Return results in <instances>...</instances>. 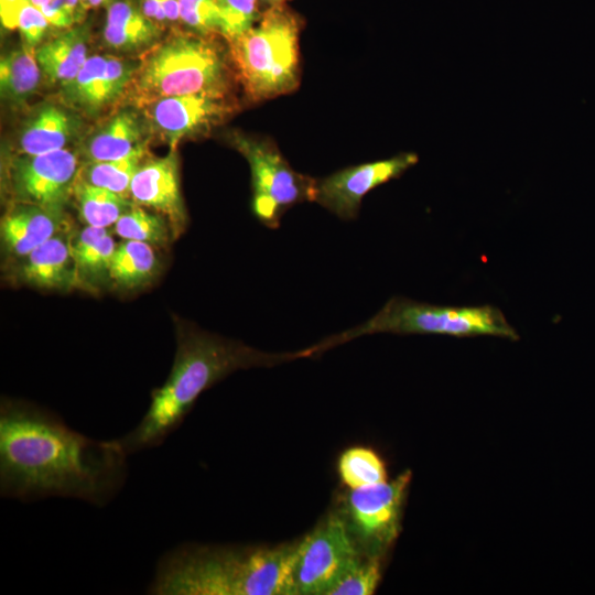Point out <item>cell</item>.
Segmentation results:
<instances>
[{
	"label": "cell",
	"instance_id": "cell-1",
	"mask_svg": "<svg viewBox=\"0 0 595 595\" xmlns=\"http://www.w3.org/2000/svg\"><path fill=\"white\" fill-rule=\"evenodd\" d=\"M127 456L118 440H94L32 403L1 401L0 491L4 497L23 501L69 497L104 506L125 484Z\"/></svg>",
	"mask_w": 595,
	"mask_h": 595
},
{
	"label": "cell",
	"instance_id": "cell-2",
	"mask_svg": "<svg viewBox=\"0 0 595 595\" xmlns=\"http://www.w3.org/2000/svg\"><path fill=\"white\" fill-rule=\"evenodd\" d=\"M303 358L296 353L270 354L187 326L177 333V349L164 383L152 390L139 424L117 439L132 454L161 445L183 422L206 389L239 369L269 367Z\"/></svg>",
	"mask_w": 595,
	"mask_h": 595
},
{
	"label": "cell",
	"instance_id": "cell-3",
	"mask_svg": "<svg viewBox=\"0 0 595 595\" xmlns=\"http://www.w3.org/2000/svg\"><path fill=\"white\" fill-rule=\"evenodd\" d=\"M298 542L269 547L182 545L159 561L154 595H293Z\"/></svg>",
	"mask_w": 595,
	"mask_h": 595
},
{
	"label": "cell",
	"instance_id": "cell-4",
	"mask_svg": "<svg viewBox=\"0 0 595 595\" xmlns=\"http://www.w3.org/2000/svg\"><path fill=\"white\" fill-rule=\"evenodd\" d=\"M229 62V53L215 36L175 31L153 45L139 63L131 82L132 97L141 105L192 94L226 97Z\"/></svg>",
	"mask_w": 595,
	"mask_h": 595
},
{
	"label": "cell",
	"instance_id": "cell-5",
	"mask_svg": "<svg viewBox=\"0 0 595 595\" xmlns=\"http://www.w3.org/2000/svg\"><path fill=\"white\" fill-rule=\"evenodd\" d=\"M303 23L285 3L272 6L266 8L250 29L228 41L234 72L251 101L271 99L298 88Z\"/></svg>",
	"mask_w": 595,
	"mask_h": 595
},
{
	"label": "cell",
	"instance_id": "cell-6",
	"mask_svg": "<svg viewBox=\"0 0 595 595\" xmlns=\"http://www.w3.org/2000/svg\"><path fill=\"white\" fill-rule=\"evenodd\" d=\"M378 333L437 334L455 337L496 336L518 340L504 313L491 305L443 306L402 296L390 299L372 317L305 348L314 356L354 338Z\"/></svg>",
	"mask_w": 595,
	"mask_h": 595
},
{
	"label": "cell",
	"instance_id": "cell-7",
	"mask_svg": "<svg viewBox=\"0 0 595 595\" xmlns=\"http://www.w3.org/2000/svg\"><path fill=\"white\" fill-rule=\"evenodd\" d=\"M229 137L250 166L251 208L260 223L278 228L289 208L314 201L316 180L293 170L274 143L236 132Z\"/></svg>",
	"mask_w": 595,
	"mask_h": 595
},
{
	"label": "cell",
	"instance_id": "cell-8",
	"mask_svg": "<svg viewBox=\"0 0 595 595\" xmlns=\"http://www.w3.org/2000/svg\"><path fill=\"white\" fill-rule=\"evenodd\" d=\"M359 554L346 518L328 515L298 541L292 571L293 595H326Z\"/></svg>",
	"mask_w": 595,
	"mask_h": 595
},
{
	"label": "cell",
	"instance_id": "cell-9",
	"mask_svg": "<svg viewBox=\"0 0 595 595\" xmlns=\"http://www.w3.org/2000/svg\"><path fill=\"white\" fill-rule=\"evenodd\" d=\"M409 470L392 482L350 489L346 500V521L357 541L370 554H377L397 537ZM378 555V554H377Z\"/></svg>",
	"mask_w": 595,
	"mask_h": 595
},
{
	"label": "cell",
	"instance_id": "cell-10",
	"mask_svg": "<svg viewBox=\"0 0 595 595\" xmlns=\"http://www.w3.org/2000/svg\"><path fill=\"white\" fill-rule=\"evenodd\" d=\"M79 170L78 154L69 149L15 155L8 169L14 203L63 208L74 191Z\"/></svg>",
	"mask_w": 595,
	"mask_h": 595
},
{
	"label": "cell",
	"instance_id": "cell-11",
	"mask_svg": "<svg viewBox=\"0 0 595 595\" xmlns=\"http://www.w3.org/2000/svg\"><path fill=\"white\" fill-rule=\"evenodd\" d=\"M418 161V155L409 152L339 170L316 180L313 202L340 219H355L365 195L379 185L400 177Z\"/></svg>",
	"mask_w": 595,
	"mask_h": 595
},
{
	"label": "cell",
	"instance_id": "cell-12",
	"mask_svg": "<svg viewBox=\"0 0 595 595\" xmlns=\"http://www.w3.org/2000/svg\"><path fill=\"white\" fill-rule=\"evenodd\" d=\"M138 65L112 55L88 56L77 75L62 86L64 99L86 115H97L126 91Z\"/></svg>",
	"mask_w": 595,
	"mask_h": 595
},
{
	"label": "cell",
	"instance_id": "cell-13",
	"mask_svg": "<svg viewBox=\"0 0 595 595\" xmlns=\"http://www.w3.org/2000/svg\"><path fill=\"white\" fill-rule=\"evenodd\" d=\"M224 96L192 94L160 98L148 106L153 127L171 147L178 141L207 132L234 110Z\"/></svg>",
	"mask_w": 595,
	"mask_h": 595
},
{
	"label": "cell",
	"instance_id": "cell-14",
	"mask_svg": "<svg viewBox=\"0 0 595 595\" xmlns=\"http://www.w3.org/2000/svg\"><path fill=\"white\" fill-rule=\"evenodd\" d=\"M129 197L133 204L163 215L170 221L174 236L181 235L187 224V214L176 153L173 151L163 158L142 162L132 177Z\"/></svg>",
	"mask_w": 595,
	"mask_h": 595
},
{
	"label": "cell",
	"instance_id": "cell-15",
	"mask_svg": "<svg viewBox=\"0 0 595 595\" xmlns=\"http://www.w3.org/2000/svg\"><path fill=\"white\" fill-rule=\"evenodd\" d=\"M66 229L63 208L14 203L1 219V242L6 255L20 260Z\"/></svg>",
	"mask_w": 595,
	"mask_h": 595
},
{
	"label": "cell",
	"instance_id": "cell-16",
	"mask_svg": "<svg viewBox=\"0 0 595 595\" xmlns=\"http://www.w3.org/2000/svg\"><path fill=\"white\" fill-rule=\"evenodd\" d=\"M69 236L71 232L65 229L18 260V279L44 290L67 291L78 288Z\"/></svg>",
	"mask_w": 595,
	"mask_h": 595
},
{
	"label": "cell",
	"instance_id": "cell-17",
	"mask_svg": "<svg viewBox=\"0 0 595 595\" xmlns=\"http://www.w3.org/2000/svg\"><path fill=\"white\" fill-rule=\"evenodd\" d=\"M162 30L141 11L137 0H111L106 4L105 45L118 52H137L156 44Z\"/></svg>",
	"mask_w": 595,
	"mask_h": 595
},
{
	"label": "cell",
	"instance_id": "cell-18",
	"mask_svg": "<svg viewBox=\"0 0 595 595\" xmlns=\"http://www.w3.org/2000/svg\"><path fill=\"white\" fill-rule=\"evenodd\" d=\"M145 149L144 129L137 113L123 109L96 130L85 144L88 162L115 161Z\"/></svg>",
	"mask_w": 595,
	"mask_h": 595
},
{
	"label": "cell",
	"instance_id": "cell-19",
	"mask_svg": "<svg viewBox=\"0 0 595 595\" xmlns=\"http://www.w3.org/2000/svg\"><path fill=\"white\" fill-rule=\"evenodd\" d=\"M89 26L82 23L37 46L35 57L42 73L62 86L69 83L88 58Z\"/></svg>",
	"mask_w": 595,
	"mask_h": 595
},
{
	"label": "cell",
	"instance_id": "cell-20",
	"mask_svg": "<svg viewBox=\"0 0 595 595\" xmlns=\"http://www.w3.org/2000/svg\"><path fill=\"white\" fill-rule=\"evenodd\" d=\"M78 129L77 118L71 112L45 105L24 123L19 137L20 154L35 155L66 149Z\"/></svg>",
	"mask_w": 595,
	"mask_h": 595
},
{
	"label": "cell",
	"instance_id": "cell-21",
	"mask_svg": "<svg viewBox=\"0 0 595 595\" xmlns=\"http://www.w3.org/2000/svg\"><path fill=\"white\" fill-rule=\"evenodd\" d=\"M71 251L76 264L78 286L93 288L109 279L117 248L108 228L86 226L71 232Z\"/></svg>",
	"mask_w": 595,
	"mask_h": 595
},
{
	"label": "cell",
	"instance_id": "cell-22",
	"mask_svg": "<svg viewBox=\"0 0 595 595\" xmlns=\"http://www.w3.org/2000/svg\"><path fill=\"white\" fill-rule=\"evenodd\" d=\"M41 72L35 50L25 44L4 54L0 62L2 99L12 105L28 100L39 88Z\"/></svg>",
	"mask_w": 595,
	"mask_h": 595
},
{
	"label": "cell",
	"instance_id": "cell-23",
	"mask_svg": "<svg viewBox=\"0 0 595 595\" xmlns=\"http://www.w3.org/2000/svg\"><path fill=\"white\" fill-rule=\"evenodd\" d=\"M159 271V260L152 245L125 240L113 252L109 280L122 289H137L149 283Z\"/></svg>",
	"mask_w": 595,
	"mask_h": 595
},
{
	"label": "cell",
	"instance_id": "cell-24",
	"mask_svg": "<svg viewBox=\"0 0 595 595\" xmlns=\"http://www.w3.org/2000/svg\"><path fill=\"white\" fill-rule=\"evenodd\" d=\"M80 218L88 226L108 228L133 205L130 198L90 185L77 177L74 191Z\"/></svg>",
	"mask_w": 595,
	"mask_h": 595
},
{
	"label": "cell",
	"instance_id": "cell-25",
	"mask_svg": "<svg viewBox=\"0 0 595 595\" xmlns=\"http://www.w3.org/2000/svg\"><path fill=\"white\" fill-rule=\"evenodd\" d=\"M144 154L145 149H142L120 160L88 162L85 167H80L78 178L130 198V184Z\"/></svg>",
	"mask_w": 595,
	"mask_h": 595
},
{
	"label": "cell",
	"instance_id": "cell-26",
	"mask_svg": "<svg viewBox=\"0 0 595 595\" xmlns=\"http://www.w3.org/2000/svg\"><path fill=\"white\" fill-rule=\"evenodd\" d=\"M117 236L155 246H165L174 236L170 221L161 214L133 204L113 225Z\"/></svg>",
	"mask_w": 595,
	"mask_h": 595
},
{
	"label": "cell",
	"instance_id": "cell-27",
	"mask_svg": "<svg viewBox=\"0 0 595 595\" xmlns=\"http://www.w3.org/2000/svg\"><path fill=\"white\" fill-rule=\"evenodd\" d=\"M342 482L355 489L387 480L385 464L376 452L367 447H350L339 456Z\"/></svg>",
	"mask_w": 595,
	"mask_h": 595
},
{
	"label": "cell",
	"instance_id": "cell-28",
	"mask_svg": "<svg viewBox=\"0 0 595 595\" xmlns=\"http://www.w3.org/2000/svg\"><path fill=\"white\" fill-rule=\"evenodd\" d=\"M381 578L377 554L361 553L343 572L326 595H371Z\"/></svg>",
	"mask_w": 595,
	"mask_h": 595
},
{
	"label": "cell",
	"instance_id": "cell-29",
	"mask_svg": "<svg viewBox=\"0 0 595 595\" xmlns=\"http://www.w3.org/2000/svg\"><path fill=\"white\" fill-rule=\"evenodd\" d=\"M220 35L228 41L250 29L260 18L259 0H216Z\"/></svg>",
	"mask_w": 595,
	"mask_h": 595
},
{
	"label": "cell",
	"instance_id": "cell-30",
	"mask_svg": "<svg viewBox=\"0 0 595 595\" xmlns=\"http://www.w3.org/2000/svg\"><path fill=\"white\" fill-rule=\"evenodd\" d=\"M181 23L203 36L220 35V15L216 0H177Z\"/></svg>",
	"mask_w": 595,
	"mask_h": 595
},
{
	"label": "cell",
	"instance_id": "cell-31",
	"mask_svg": "<svg viewBox=\"0 0 595 595\" xmlns=\"http://www.w3.org/2000/svg\"><path fill=\"white\" fill-rule=\"evenodd\" d=\"M40 10L51 25L71 29L83 23L89 9L82 0H48Z\"/></svg>",
	"mask_w": 595,
	"mask_h": 595
},
{
	"label": "cell",
	"instance_id": "cell-32",
	"mask_svg": "<svg viewBox=\"0 0 595 595\" xmlns=\"http://www.w3.org/2000/svg\"><path fill=\"white\" fill-rule=\"evenodd\" d=\"M48 25L51 24L40 8L25 0L18 20V29L24 44L32 48L39 46L48 30Z\"/></svg>",
	"mask_w": 595,
	"mask_h": 595
},
{
	"label": "cell",
	"instance_id": "cell-33",
	"mask_svg": "<svg viewBox=\"0 0 595 595\" xmlns=\"http://www.w3.org/2000/svg\"><path fill=\"white\" fill-rule=\"evenodd\" d=\"M25 0H0L1 23L9 30L18 29L19 13Z\"/></svg>",
	"mask_w": 595,
	"mask_h": 595
},
{
	"label": "cell",
	"instance_id": "cell-34",
	"mask_svg": "<svg viewBox=\"0 0 595 595\" xmlns=\"http://www.w3.org/2000/svg\"><path fill=\"white\" fill-rule=\"evenodd\" d=\"M158 2L165 13L169 26H177L182 24L177 0H158Z\"/></svg>",
	"mask_w": 595,
	"mask_h": 595
},
{
	"label": "cell",
	"instance_id": "cell-35",
	"mask_svg": "<svg viewBox=\"0 0 595 595\" xmlns=\"http://www.w3.org/2000/svg\"><path fill=\"white\" fill-rule=\"evenodd\" d=\"M88 9L108 4L111 0H82Z\"/></svg>",
	"mask_w": 595,
	"mask_h": 595
},
{
	"label": "cell",
	"instance_id": "cell-36",
	"mask_svg": "<svg viewBox=\"0 0 595 595\" xmlns=\"http://www.w3.org/2000/svg\"><path fill=\"white\" fill-rule=\"evenodd\" d=\"M266 8L284 3L286 0H259Z\"/></svg>",
	"mask_w": 595,
	"mask_h": 595
},
{
	"label": "cell",
	"instance_id": "cell-37",
	"mask_svg": "<svg viewBox=\"0 0 595 595\" xmlns=\"http://www.w3.org/2000/svg\"><path fill=\"white\" fill-rule=\"evenodd\" d=\"M26 1L32 3L35 7L40 8L41 6H43L48 0H26Z\"/></svg>",
	"mask_w": 595,
	"mask_h": 595
}]
</instances>
